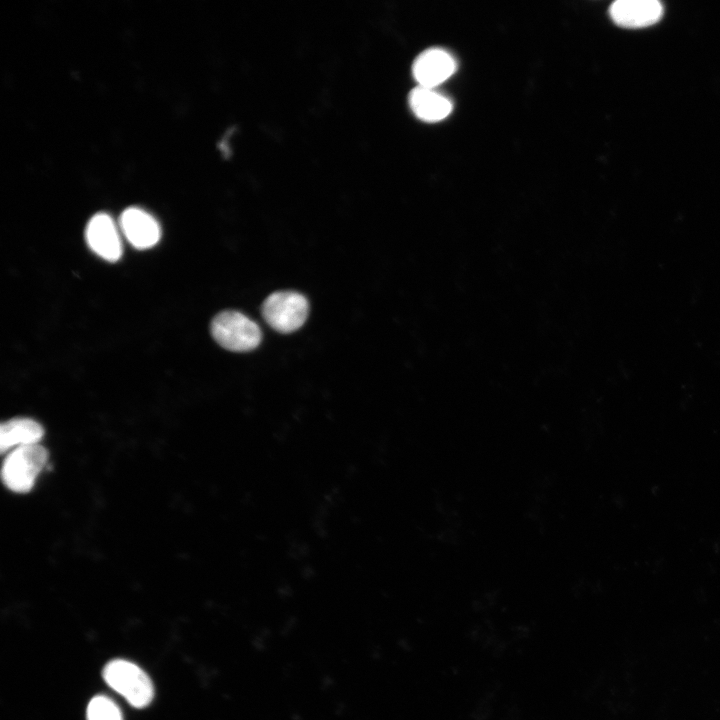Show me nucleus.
Here are the masks:
<instances>
[{
  "mask_svg": "<svg viewBox=\"0 0 720 720\" xmlns=\"http://www.w3.org/2000/svg\"><path fill=\"white\" fill-rule=\"evenodd\" d=\"M47 460L48 452L40 443L12 449L2 465L3 483L16 493L30 491Z\"/></svg>",
  "mask_w": 720,
  "mask_h": 720,
  "instance_id": "obj_1",
  "label": "nucleus"
},
{
  "mask_svg": "<svg viewBox=\"0 0 720 720\" xmlns=\"http://www.w3.org/2000/svg\"><path fill=\"white\" fill-rule=\"evenodd\" d=\"M105 682L132 706L143 708L153 699L154 688L148 675L123 659L110 661L103 670Z\"/></svg>",
  "mask_w": 720,
  "mask_h": 720,
  "instance_id": "obj_2",
  "label": "nucleus"
},
{
  "mask_svg": "<svg viewBox=\"0 0 720 720\" xmlns=\"http://www.w3.org/2000/svg\"><path fill=\"white\" fill-rule=\"evenodd\" d=\"M215 341L223 348L234 352H247L261 342L259 326L238 311H223L217 314L210 326Z\"/></svg>",
  "mask_w": 720,
  "mask_h": 720,
  "instance_id": "obj_3",
  "label": "nucleus"
},
{
  "mask_svg": "<svg viewBox=\"0 0 720 720\" xmlns=\"http://www.w3.org/2000/svg\"><path fill=\"white\" fill-rule=\"evenodd\" d=\"M309 312L307 299L294 291H277L262 304V316L275 330L291 333L305 322Z\"/></svg>",
  "mask_w": 720,
  "mask_h": 720,
  "instance_id": "obj_4",
  "label": "nucleus"
},
{
  "mask_svg": "<svg viewBox=\"0 0 720 720\" xmlns=\"http://www.w3.org/2000/svg\"><path fill=\"white\" fill-rule=\"evenodd\" d=\"M456 70L455 59L446 50L430 48L422 52L412 65L419 86L434 88L446 81Z\"/></svg>",
  "mask_w": 720,
  "mask_h": 720,
  "instance_id": "obj_5",
  "label": "nucleus"
},
{
  "mask_svg": "<svg viewBox=\"0 0 720 720\" xmlns=\"http://www.w3.org/2000/svg\"><path fill=\"white\" fill-rule=\"evenodd\" d=\"M85 237L90 249L106 261L116 262L121 257V240L109 215H94L87 224Z\"/></svg>",
  "mask_w": 720,
  "mask_h": 720,
  "instance_id": "obj_6",
  "label": "nucleus"
},
{
  "mask_svg": "<svg viewBox=\"0 0 720 720\" xmlns=\"http://www.w3.org/2000/svg\"><path fill=\"white\" fill-rule=\"evenodd\" d=\"M614 23L624 28H643L657 23L663 6L657 0H617L609 8Z\"/></svg>",
  "mask_w": 720,
  "mask_h": 720,
  "instance_id": "obj_7",
  "label": "nucleus"
},
{
  "mask_svg": "<svg viewBox=\"0 0 720 720\" xmlns=\"http://www.w3.org/2000/svg\"><path fill=\"white\" fill-rule=\"evenodd\" d=\"M120 226L126 239L137 249L153 247L161 236L159 224L154 217L136 207L123 211Z\"/></svg>",
  "mask_w": 720,
  "mask_h": 720,
  "instance_id": "obj_8",
  "label": "nucleus"
},
{
  "mask_svg": "<svg viewBox=\"0 0 720 720\" xmlns=\"http://www.w3.org/2000/svg\"><path fill=\"white\" fill-rule=\"evenodd\" d=\"M409 105L413 113L426 122H437L452 111L451 101L434 88L415 87L409 94Z\"/></svg>",
  "mask_w": 720,
  "mask_h": 720,
  "instance_id": "obj_9",
  "label": "nucleus"
},
{
  "mask_svg": "<svg viewBox=\"0 0 720 720\" xmlns=\"http://www.w3.org/2000/svg\"><path fill=\"white\" fill-rule=\"evenodd\" d=\"M44 435L40 423L31 418H13L1 424V452L11 451L20 446L37 444Z\"/></svg>",
  "mask_w": 720,
  "mask_h": 720,
  "instance_id": "obj_10",
  "label": "nucleus"
},
{
  "mask_svg": "<svg viewBox=\"0 0 720 720\" xmlns=\"http://www.w3.org/2000/svg\"><path fill=\"white\" fill-rule=\"evenodd\" d=\"M87 720H123L119 707L106 696H95L87 707Z\"/></svg>",
  "mask_w": 720,
  "mask_h": 720,
  "instance_id": "obj_11",
  "label": "nucleus"
}]
</instances>
